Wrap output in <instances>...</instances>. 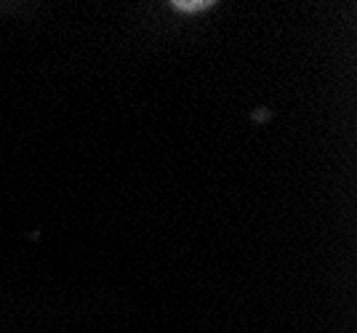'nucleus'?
<instances>
[{"instance_id":"obj_1","label":"nucleus","mask_w":357,"mask_h":333,"mask_svg":"<svg viewBox=\"0 0 357 333\" xmlns=\"http://www.w3.org/2000/svg\"><path fill=\"white\" fill-rule=\"evenodd\" d=\"M171 8H176L181 14H197V11L213 8V3H211V0H174Z\"/></svg>"}]
</instances>
